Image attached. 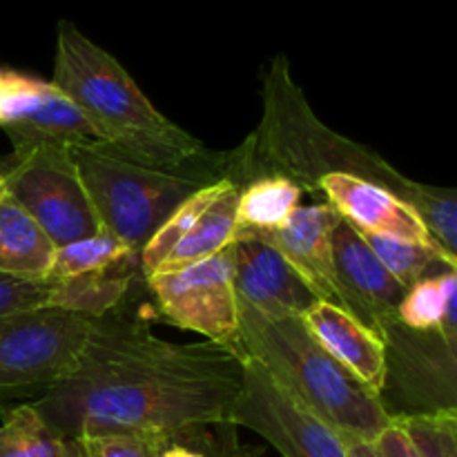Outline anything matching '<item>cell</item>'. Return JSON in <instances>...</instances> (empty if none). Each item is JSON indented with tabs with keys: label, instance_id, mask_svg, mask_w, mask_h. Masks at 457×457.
<instances>
[{
	"label": "cell",
	"instance_id": "6da1fadb",
	"mask_svg": "<svg viewBox=\"0 0 457 457\" xmlns=\"http://www.w3.org/2000/svg\"><path fill=\"white\" fill-rule=\"evenodd\" d=\"M244 388V357L214 342L174 344L114 308L98 317L74 369L29 402L62 436H165L228 422Z\"/></svg>",
	"mask_w": 457,
	"mask_h": 457
},
{
	"label": "cell",
	"instance_id": "7a4b0ae2",
	"mask_svg": "<svg viewBox=\"0 0 457 457\" xmlns=\"http://www.w3.org/2000/svg\"><path fill=\"white\" fill-rule=\"evenodd\" d=\"M262 105L254 132L223 159V177L239 187L253 179L279 177L302 187L303 195H320V181L328 174L378 183L406 201L442 250L457 259L455 190L413 181L378 152L321 123L295 83L284 54H277L263 71Z\"/></svg>",
	"mask_w": 457,
	"mask_h": 457
},
{
	"label": "cell",
	"instance_id": "3957f363",
	"mask_svg": "<svg viewBox=\"0 0 457 457\" xmlns=\"http://www.w3.org/2000/svg\"><path fill=\"white\" fill-rule=\"evenodd\" d=\"M52 83L83 114L96 141L116 154L161 172L204 181L223 177L226 154L210 152L161 114L129 71L70 21L58 22Z\"/></svg>",
	"mask_w": 457,
	"mask_h": 457
},
{
	"label": "cell",
	"instance_id": "277c9868",
	"mask_svg": "<svg viewBox=\"0 0 457 457\" xmlns=\"http://www.w3.org/2000/svg\"><path fill=\"white\" fill-rule=\"evenodd\" d=\"M235 351L257 361L288 395L346 442L373 445L393 422L379 397L312 337L302 317H270L239 302Z\"/></svg>",
	"mask_w": 457,
	"mask_h": 457
},
{
	"label": "cell",
	"instance_id": "5b68a950",
	"mask_svg": "<svg viewBox=\"0 0 457 457\" xmlns=\"http://www.w3.org/2000/svg\"><path fill=\"white\" fill-rule=\"evenodd\" d=\"M70 152L101 230L137 257L174 210L210 183L190 174L145 168L98 141L79 143Z\"/></svg>",
	"mask_w": 457,
	"mask_h": 457
},
{
	"label": "cell",
	"instance_id": "8992f818",
	"mask_svg": "<svg viewBox=\"0 0 457 457\" xmlns=\"http://www.w3.org/2000/svg\"><path fill=\"white\" fill-rule=\"evenodd\" d=\"M94 317L56 306L0 317V415L12 402L43 397L79 360Z\"/></svg>",
	"mask_w": 457,
	"mask_h": 457
},
{
	"label": "cell",
	"instance_id": "52a82bcc",
	"mask_svg": "<svg viewBox=\"0 0 457 457\" xmlns=\"http://www.w3.org/2000/svg\"><path fill=\"white\" fill-rule=\"evenodd\" d=\"M3 172L9 196L56 248L101 230L70 147L49 145L13 156Z\"/></svg>",
	"mask_w": 457,
	"mask_h": 457
},
{
	"label": "cell",
	"instance_id": "ba28073f",
	"mask_svg": "<svg viewBox=\"0 0 457 457\" xmlns=\"http://www.w3.org/2000/svg\"><path fill=\"white\" fill-rule=\"evenodd\" d=\"M165 321L204 335L208 342L237 346L239 299L235 293L232 244L208 259L145 277Z\"/></svg>",
	"mask_w": 457,
	"mask_h": 457
},
{
	"label": "cell",
	"instance_id": "9c48e42d",
	"mask_svg": "<svg viewBox=\"0 0 457 457\" xmlns=\"http://www.w3.org/2000/svg\"><path fill=\"white\" fill-rule=\"evenodd\" d=\"M386 348V378L379 393L393 418L437 411H457V346L440 330H413L393 321L382 333Z\"/></svg>",
	"mask_w": 457,
	"mask_h": 457
},
{
	"label": "cell",
	"instance_id": "30bf717a",
	"mask_svg": "<svg viewBox=\"0 0 457 457\" xmlns=\"http://www.w3.org/2000/svg\"><path fill=\"white\" fill-rule=\"evenodd\" d=\"M239 186L221 177L187 196L138 254L143 279L221 253L237 239Z\"/></svg>",
	"mask_w": 457,
	"mask_h": 457
},
{
	"label": "cell",
	"instance_id": "8fae6325",
	"mask_svg": "<svg viewBox=\"0 0 457 457\" xmlns=\"http://www.w3.org/2000/svg\"><path fill=\"white\" fill-rule=\"evenodd\" d=\"M230 422L262 436L284 457H351L342 436L244 357V388Z\"/></svg>",
	"mask_w": 457,
	"mask_h": 457
},
{
	"label": "cell",
	"instance_id": "7c38bea8",
	"mask_svg": "<svg viewBox=\"0 0 457 457\" xmlns=\"http://www.w3.org/2000/svg\"><path fill=\"white\" fill-rule=\"evenodd\" d=\"M0 129L12 141L13 156L96 141L83 114L52 80L13 70H0Z\"/></svg>",
	"mask_w": 457,
	"mask_h": 457
},
{
	"label": "cell",
	"instance_id": "4fadbf2b",
	"mask_svg": "<svg viewBox=\"0 0 457 457\" xmlns=\"http://www.w3.org/2000/svg\"><path fill=\"white\" fill-rule=\"evenodd\" d=\"M337 275L339 306L382 337L397 320L406 290L384 268L355 226L339 217L330 235Z\"/></svg>",
	"mask_w": 457,
	"mask_h": 457
},
{
	"label": "cell",
	"instance_id": "5bb4252c",
	"mask_svg": "<svg viewBox=\"0 0 457 457\" xmlns=\"http://www.w3.org/2000/svg\"><path fill=\"white\" fill-rule=\"evenodd\" d=\"M237 299L270 317H303L321 302L302 275L270 244L253 235L232 241Z\"/></svg>",
	"mask_w": 457,
	"mask_h": 457
},
{
	"label": "cell",
	"instance_id": "9a60e30c",
	"mask_svg": "<svg viewBox=\"0 0 457 457\" xmlns=\"http://www.w3.org/2000/svg\"><path fill=\"white\" fill-rule=\"evenodd\" d=\"M320 195L339 217L346 219L357 230L415 241L442 250L418 212L378 183L351 174H328L320 181Z\"/></svg>",
	"mask_w": 457,
	"mask_h": 457
},
{
	"label": "cell",
	"instance_id": "2e32d148",
	"mask_svg": "<svg viewBox=\"0 0 457 457\" xmlns=\"http://www.w3.org/2000/svg\"><path fill=\"white\" fill-rule=\"evenodd\" d=\"M339 214L326 201L312 205H299L293 217L281 228L266 232H254L306 279L321 302L337 303L339 288L335 275V259L330 235Z\"/></svg>",
	"mask_w": 457,
	"mask_h": 457
},
{
	"label": "cell",
	"instance_id": "e0dca14e",
	"mask_svg": "<svg viewBox=\"0 0 457 457\" xmlns=\"http://www.w3.org/2000/svg\"><path fill=\"white\" fill-rule=\"evenodd\" d=\"M303 324L312 337L355 375L373 395L379 397L386 378V348L384 339L337 303L317 302L303 312Z\"/></svg>",
	"mask_w": 457,
	"mask_h": 457
},
{
	"label": "cell",
	"instance_id": "ac0fdd59",
	"mask_svg": "<svg viewBox=\"0 0 457 457\" xmlns=\"http://www.w3.org/2000/svg\"><path fill=\"white\" fill-rule=\"evenodd\" d=\"M56 245L12 199L0 201V275L45 281Z\"/></svg>",
	"mask_w": 457,
	"mask_h": 457
},
{
	"label": "cell",
	"instance_id": "d6986e66",
	"mask_svg": "<svg viewBox=\"0 0 457 457\" xmlns=\"http://www.w3.org/2000/svg\"><path fill=\"white\" fill-rule=\"evenodd\" d=\"M138 259L116 263L105 270L87 272V275L71 277L62 281H47L49 303L47 306L65 308V311L83 312V315L98 317L107 315L119 308L129 295L132 281L137 277Z\"/></svg>",
	"mask_w": 457,
	"mask_h": 457
},
{
	"label": "cell",
	"instance_id": "ffe728a7",
	"mask_svg": "<svg viewBox=\"0 0 457 457\" xmlns=\"http://www.w3.org/2000/svg\"><path fill=\"white\" fill-rule=\"evenodd\" d=\"M0 457H85V449L45 422L34 406L18 404L3 415Z\"/></svg>",
	"mask_w": 457,
	"mask_h": 457
},
{
	"label": "cell",
	"instance_id": "44dd1931",
	"mask_svg": "<svg viewBox=\"0 0 457 457\" xmlns=\"http://www.w3.org/2000/svg\"><path fill=\"white\" fill-rule=\"evenodd\" d=\"M457 270L411 286L397 306V321L413 330H440L457 346Z\"/></svg>",
	"mask_w": 457,
	"mask_h": 457
},
{
	"label": "cell",
	"instance_id": "7402d4cb",
	"mask_svg": "<svg viewBox=\"0 0 457 457\" xmlns=\"http://www.w3.org/2000/svg\"><path fill=\"white\" fill-rule=\"evenodd\" d=\"M302 187L279 177H262L239 187L237 235L281 228L302 205Z\"/></svg>",
	"mask_w": 457,
	"mask_h": 457
},
{
	"label": "cell",
	"instance_id": "603a6c76",
	"mask_svg": "<svg viewBox=\"0 0 457 457\" xmlns=\"http://www.w3.org/2000/svg\"><path fill=\"white\" fill-rule=\"evenodd\" d=\"M360 235L364 237L369 248L378 254L384 268L395 277V281L404 290H409L411 286H415L422 279H431V277L457 270V259H451L449 254L442 253L440 248H433V245L361 230Z\"/></svg>",
	"mask_w": 457,
	"mask_h": 457
},
{
	"label": "cell",
	"instance_id": "cb8c5ba5",
	"mask_svg": "<svg viewBox=\"0 0 457 457\" xmlns=\"http://www.w3.org/2000/svg\"><path fill=\"white\" fill-rule=\"evenodd\" d=\"M129 259L138 257L129 253L119 239L107 235L105 230H98L96 235L56 248L52 268H49V275L45 281L71 279V277L87 275V272L105 270V268L116 266V263L129 262Z\"/></svg>",
	"mask_w": 457,
	"mask_h": 457
},
{
	"label": "cell",
	"instance_id": "d4e9b609",
	"mask_svg": "<svg viewBox=\"0 0 457 457\" xmlns=\"http://www.w3.org/2000/svg\"><path fill=\"white\" fill-rule=\"evenodd\" d=\"M422 457H457V411L393 418Z\"/></svg>",
	"mask_w": 457,
	"mask_h": 457
},
{
	"label": "cell",
	"instance_id": "484cf974",
	"mask_svg": "<svg viewBox=\"0 0 457 457\" xmlns=\"http://www.w3.org/2000/svg\"><path fill=\"white\" fill-rule=\"evenodd\" d=\"M80 442L85 457H159V437L145 433H105Z\"/></svg>",
	"mask_w": 457,
	"mask_h": 457
},
{
	"label": "cell",
	"instance_id": "4316f807",
	"mask_svg": "<svg viewBox=\"0 0 457 457\" xmlns=\"http://www.w3.org/2000/svg\"><path fill=\"white\" fill-rule=\"evenodd\" d=\"M49 284L38 279H21V277L0 275V317L13 312L31 311L47 306Z\"/></svg>",
	"mask_w": 457,
	"mask_h": 457
},
{
	"label": "cell",
	"instance_id": "83f0119b",
	"mask_svg": "<svg viewBox=\"0 0 457 457\" xmlns=\"http://www.w3.org/2000/svg\"><path fill=\"white\" fill-rule=\"evenodd\" d=\"M378 457H422L397 422H391L373 442Z\"/></svg>",
	"mask_w": 457,
	"mask_h": 457
},
{
	"label": "cell",
	"instance_id": "f1b7e54d",
	"mask_svg": "<svg viewBox=\"0 0 457 457\" xmlns=\"http://www.w3.org/2000/svg\"><path fill=\"white\" fill-rule=\"evenodd\" d=\"M348 445V453H351V457H378V453H375L373 445H369V442H346Z\"/></svg>",
	"mask_w": 457,
	"mask_h": 457
},
{
	"label": "cell",
	"instance_id": "f546056e",
	"mask_svg": "<svg viewBox=\"0 0 457 457\" xmlns=\"http://www.w3.org/2000/svg\"><path fill=\"white\" fill-rule=\"evenodd\" d=\"M9 192H7V179H4V172L0 170V201L7 199Z\"/></svg>",
	"mask_w": 457,
	"mask_h": 457
}]
</instances>
